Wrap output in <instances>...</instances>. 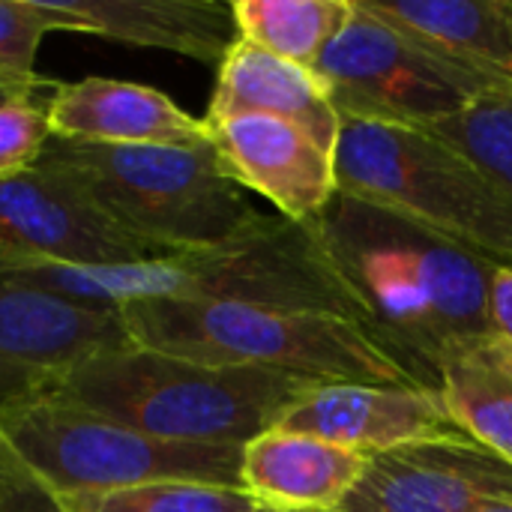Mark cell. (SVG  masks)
<instances>
[{"label":"cell","instance_id":"obj_25","mask_svg":"<svg viewBox=\"0 0 512 512\" xmlns=\"http://www.w3.org/2000/svg\"><path fill=\"white\" fill-rule=\"evenodd\" d=\"M0 512H63V504L42 489L0 438Z\"/></svg>","mask_w":512,"mask_h":512},{"label":"cell","instance_id":"obj_3","mask_svg":"<svg viewBox=\"0 0 512 512\" xmlns=\"http://www.w3.org/2000/svg\"><path fill=\"white\" fill-rule=\"evenodd\" d=\"M312 381L186 360L138 345L105 348L63 372L45 396L180 444L246 447L279 426Z\"/></svg>","mask_w":512,"mask_h":512},{"label":"cell","instance_id":"obj_29","mask_svg":"<svg viewBox=\"0 0 512 512\" xmlns=\"http://www.w3.org/2000/svg\"><path fill=\"white\" fill-rule=\"evenodd\" d=\"M255 512H285V510H270V507H255Z\"/></svg>","mask_w":512,"mask_h":512},{"label":"cell","instance_id":"obj_20","mask_svg":"<svg viewBox=\"0 0 512 512\" xmlns=\"http://www.w3.org/2000/svg\"><path fill=\"white\" fill-rule=\"evenodd\" d=\"M231 12L240 39L315 69L345 30L354 0H234Z\"/></svg>","mask_w":512,"mask_h":512},{"label":"cell","instance_id":"obj_14","mask_svg":"<svg viewBox=\"0 0 512 512\" xmlns=\"http://www.w3.org/2000/svg\"><path fill=\"white\" fill-rule=\"evenodd\" d=\"M48 30L90 33L222 63L240 39L231 3L219 0H33Z\"/></svg>","mask_w":512,"mask_h":512},{"label":"cell","instance_id":"obj_28","mask_svg":"<svg viewBox=\"0 0 512 512\" xmlns=\"http://www.w3.org/2000/svg\"><path fill=\"white\" fill-rule=\"evenodd\" d=\"M480 512H512V501H498V504H489Z\"/></svg>","mask_w":512,"mask_h":512},{"label":"cell","instance_id":"obj_8","mask_svg":"<svg viewBox=\"0 0 512 512\" xmlns=\"http://www.w3.org/2000/svg\"><path fill=\"white\" fill-rule=\"evenodd\" d=\"M342 120L432 129L492 90H510L375 18L360 0L315 66Z\"/></svg>","mask_w":512,"mask_h":512},{"label":"cell","instance_id":"obj_19","mask_svg":"<svg viewBox=\"0 0 512 512\" xmlns=\"http://www.w3.org/2000/svg\"><path fill=\"white\" fill-rule=\"evenodd\" d=\"M441 402L462 435L512 465V345L492 336L453 354L438 375Z\"/></svg>","mask_w":512,"mask_h":512},{"label":"cell","instance_id":"obj_18","mask_svg":"<svg viewBox=\"0 0 512 512\" xmlns=\"http://www.w3.org/2000/svg\"><path fill=\"white\" fill-rule=\"evenodd\" d=\"M375 18L512 87V0H360Z\"/></svg>","mask_w":512,"mask_h":512},{"label":"cell","instance_id":"obj_7","mask_svg":"<svg viewBox=\"0 0 512 512\" xmlns=\"http://www.w3.org/2000/svg\"><path fill=\"white\" fill-rule=\"evenodd\" d=\"M0 438L57 501L162 480L240 486L243 447L162 441L45 393L0 414Z\"/></svg>","mask_w":512,"mask_h":512},{"label":"cell","instance_id":"obj_12","mask_svg":"<svg viewBox=\"0 0 512 512\" xmlns=\"http://www.w3.org/2000/svg\"><path fill=\"white\" fill-rule=\"evenodd\" d=\"M225 174L294 222L318 219L339 195L336 150L303 126L264 114L204 120Z\"/></svg>","mask_w":512,"mask_h":512},{"label":"cell","instance_id":"obj_5","mask_svg":"<svg viewBox=\"0 0 512 512\" xmlns=\"http://www.w3.org/2000/svg\"><path fill=\"white\" fill-rule=\"evenodd\" d=\"M36 165L162 255L228 243L264 219L225 174L213 141L111 147L51 135Z\"/></svg>","mask_w":512,"mask_h":512},{"label":"cell","instance_id":"obj_17","mask_svg":"<svg viewBox=\"0 0 512 512\" xmlns=\"http://www.w3.org/2000/svg\"><path fill=\"white\" fill-rule=\"evenodd\" d=\"M264 114L288 120L336 150L342 117L315 69L282 60L246 39H237L216 72V87L204 120Z\"/></svg>","mask_w":512,"mask_h":512},{"label":"cell","instance_id":"obj_23","mask_svg":"<svg viewBox=\"0 0 512 512\" xmlns=\"http://www.w3.org/2000/svg\"><path fill=\"white\" fill-rule=\"evenodd\" d=\"M51 90V81H39L30 90L15 93L0 105V180L30 171L48 138V114H45V96Z\"/></svg>","mask_w":512,"mask_h":512},{"label":"cell","instance_id":"obj_11","mask_svg":"<svg viewBox=\"0 0 512 512\" xmlns=\"http://www.w3.org/2000/svg\"><path fill=\"white\" fill-rule=\"evenodd\" d=\"M498 501H512L510 462L453 435L369 456L339 512H480Z\"/></svg>","mask_w":512,"mask_h":512},{"label":"cell","instance_id":"obj_27","mask_svg":"<svg viewBox=\"0 0 512 512\" xmlns=\"http://www.w3.org/2000/svg\"><path fill=\"white\" fill-rule=\"evenodd\" d=\"M36 87V84H33ZM21 90H30V87H9V84H0V105L6 102V99H12L15 93H21Z\"/></svg>","mask_w":512,"mask_h":512},{"label":"cell","instance_id":"obj_21","mask_svg":"<svg viewBox=\"0 0 512 512\" xmlns=\"http://www.w3.org/2000/svg\"><path fill=\"white\" fill-rule=\"evenodd\" d=\"M63 512H255V501L240 486L162 480L96 495L63 498Z\"/></svg>","mask_w":512,"mask_h":512},{"label":"cell","instance_id":"obj_15","mask_svg":"<svg viewBox=\"0 0 512 512\" xmlns=\"http://www.w3.org/2000/svg\"><path fill=\"white\" fill-rule=\"evenodd\" d=\"M45 114L54 138L144 147V144H204L210 141L204 117L183 111L168 93L117 78L51 81Z\"/></svg>","mask_w":512,"mask_h":512},{"label":"cell","instance_id":"obj_9","mask_svg":"<svg viewBox=\"0 0 512 512\" xmlns=\"http://www.w3.org/2000/svg\"><path fill=\"white\" fill-rule=\"evenodd\" d=\"M69 183L33 165L0 180V273L36 267H126L159 258Z\"/></svg>","mask_w":512,"mask_h":512},{"label":"cell","instance_id":"obj_4","mask_svg":"<svg viewBox=\"0 0 512 512\" xmlns=\"http://www.w3.org/2000/svg\"><path fill=\"white\" fill-rule=\"evenodd\" d=\"M117 312L132 345L186 360L270 369L312 384L423 387L396 351L339 315L213 300H135Z\"/></svg>","mask_w":512,"mask_h":512},{"label":"cell","instance_id":"obj_22","mask_svg":"<svg viewBox=\"0 0 512 512\" xmlns=\"http://www.w3.org/2000/svg\"><path fill=\"white\" fill-rule=\"evenodd\" d=\"M432 132L471 156L512 195V87L480 96L456 117L432 126Z\"/></svg>","mask_w":512,"mask_h":512},{"label":"cell","instance_id":"obj_24","mask_svg":"<svg viewBox=\"0 0 512 512\" xmlns=\"http://www.w3.org/2000/svg\"><path fill=\"white\" fill-rule=\"evenodd\" d=\"M48 33L33 0H0V84L33 87L42 78L36 75V51Z\"/></svg>","mask_w":512,"mask_h":512},{"label":"cell","instance_id":"obj_6","mask_svg":"<svg viewBox=\"0 0 512 512\" xmlns=\"http://www.w3.org/2000/svg\"><path fill=\"white\" fill-rule=\"evenodd\" d=\"M339 192L512 264V195L432 129L342 120Z\"/></svg>","mask_w":512,"mask_h":512},{"label":"cell","instance_id":"obj_2","mask_svg":"<svg viewBox=\"0 0 512 512\" xmlns=\"http://www.w3.org/2000/svg\"><path fill=\"white\" fill-rule=\"evenodd\" d=\"M3 276L102 309L135 300H213L324 312L363 324V312L327 261L312 222L285 216H264L219 246L168 252L126 267H36Z\"/></svg>","mask_w":512,"mask_h":512},{"label":"cell","instance_id":"obj_16","mask_svg":"<svg viewBox=\"0 0 512 512\" xmlns=\"http://www.w3.org/2000/svg\"><path fill=\"white\" fill-rule=\"evenodd\" d=\"M366 465V453L273 426L243 447L240 489L270 510L339 512Z\"/></svg>","mask_w":512,"mask_h":512},{"label":"cell","instance_id":"obj_10","mask_svg":"<svg viewBox=\"0 0 512 512\" xmlns=\"http://www.w3.org/2000/svg\"><path fill=\"white\" fill-rule=\"evenodd\" d=\"M132 345L117 309L84 306L0 273V414L42 396L84 357Z\"/></svg>","mask_w":512,"mask_h":512},{"label":"cell","instance_id":"obj_13","mask_svg":"<svg viewBox=\"0 0 512 512\" xmlns=\"http://www.w3.org/2000/svg\"><path fill=\"white\" fill-rule=\"evenodd\" d=\"M279 426L366 456L462 435L438 390L387 384H315L285 411Z\"/></svg>","mask_w":512,"mask_h":512},{"label":"cell","instance_id":"obj_26","mask_svg":"<svg viewBox=\"0 0 512 512\" xmlns=\"http://www.w3.org/2000/svg\"><path fill=\"white\" fill-rule=\"evenodd\" d=\"M489 318L498 339L512 345V264H498L489 285Z\"/></svg>","mask_w":512,"mask_h":512},{"label":"cell","instance_id":"obj_1","mask_svg":"<svg viewBox=\"0 0 512 512\" xmlns=\"http://www.w3.org/2000/svg\"><path fill=\"white\" fill-rule=\"evenodd\" d=\"M312 228L366 330L396 351L423 387L438 390L453 354L495 336L489 285L501 261L342 192Z\"/></svg>","mask_w":512,"mask_h":512}]
</instances>
